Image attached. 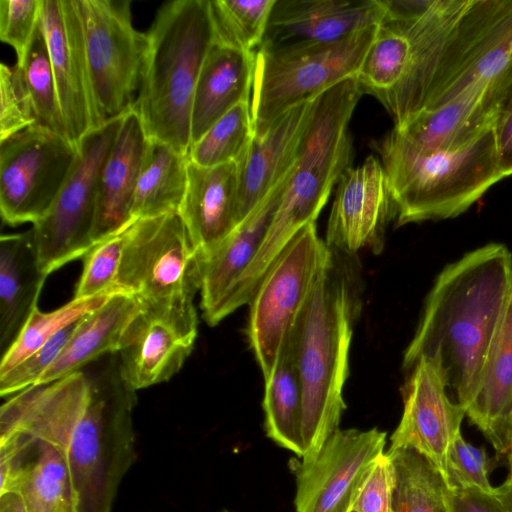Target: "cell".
I'll use <instances>...</instances> for the list:
<instances>
[{"instance_id":"1","label":"cell","mask_w":512,"mask_h":512,"mask_svg":"<svg viewBox=\"0 0 512 512\" xmlns=\"http://www.w3.org/2000/svg\"><path fill=\"white\" fill-rule=\"evenodd\" d=\"M117 354L47 384L30 386L1 406L0 433L18 431L55 444L71 475L74 512H111L136 459V394Z\"/></svg>"},{"instance_id":"2","label":"cell","mask_w":512,"mask_h":512,"mask_svg":"<svg viewBox=\"0 0 512 512\" xmlns=\"http://www.w3.org/2000/svg\"><path fill=\"white\" fill-rule=\"evenodd\" d=\"M511 291L512 253L502 243L485 244L447 264L404 352L405 371L420 358L434 363L448 395L466 412Z\"/></svg>"},{"instance_id":"3","label":"cell","mask_w":512,"mask_h":512,"mask_svg":"<svg viewBox=\"0 0 512 512\" xmlns=\"http://www.w3.org/2000/svg\"><path fill=\"white\" fill-rule=\"evenodd\" d=\"M318 276L290 330L303 390V455H315L340 427L349 351L357 314L356 282L340 253Z\"/></svg>"},{"instance_id":"4","label":"cell","mask_w":512,"mask_h":512,"mask_svg":"<svg viewBox=\"0 0 512 512\" xmlns=\"http://www.w3.org/2000/svg\"><path fill=\"white\" fill-rule=\"evenodd\" d=\"M363 95L356 77L321 94L303 134L295 163L265 238L244 273L234 303L248 304L261 279L291 238L315 222L353 158L349 122Z\"/></svg>"},{"instance_id":"5","label":"cell","mask_w":512,"mask_h":512,"mask_svg":"<svg viewBox=\"0 0 512 512\" xmlns=\"http://www.w3.org/2000/svg\"><path fill=\"white\" fill-rule=\"evenodd\" d=\"M497 125L454 151H424L392 128L372 144L385 171L396 226L456 218L504 179Z\"/></svg>"},{"instance_id":"6","label":"cell","mask_w":512,"mask_h":512,"mask_svg":"<svg viewBox=\"0 0 512 512\" xmlns=\"http://www.w3.org/2000/svg\"><path fill=\"white\" fill-rule=\"evenodd\" d=\"M148 55L133 107L146 134L188 155L197 80L213 43L209 0H174L147 32Z\"/></svg>"},{"instance_id":"7","label":"cell","mask_w":512,"mask_h":512,"mask_svg":"<svg viewBox=\"0 0 512 512\" xmlns=\"http://www.w3.org/2000/svg\"><path fill=\"white\" fill-rule=\"evenodd\" d=\"M472 0H427L409 13L386 14L356 77L401 129L423 110L451 33Z\"/></svg>"},{"instance_id":"8","label":"cell","mask_w":512,"mask_h":512,"mask_svg":"<svg viewBox=\"0 0 512 512\" xmlns=\"http://www.w3.org/2000/svg\"><path fill=\"white\" fill-rule=\"evenodd\" d=\"M377 26L334 43L258 50L250 99L255 136L291 108L357 77Z\"/></svg>"},{"instance_id":"9","label":"cell","mask_w":512,"mask_h":512,"mask_svg":"<svg viewBox=\"0 0 512 512\" xmlns=\"http://www.w3.org/2000/svg\"><path fill=\"white\" fill-rule=\"evenodd\" d=\"M201 281L202 259L178 213L128 227L116 291L145 306L191 308Z\"/></svg>"},{"instance_id":"10","label":"cell","mask_w":512,"mask_h":512,"mask_svg":"<svg viewBox=\"0 0 512 512\" xmlns=\"http://www.w3.org/2000/svg\"><path fill=\"white\" fill-rule=\"evenodd\" d=\"M331 248L315 222L303 226L271 264L249 301L247 336L264 379L273 371Z\"/></svg>"},{"instance_id":"11","label":"cell","mask_w":512,"mask_h":512,"mask_svg":"<svg viewBox=\"0 0 512 512\" xmlns=\"http://www.w3.org/2000/svg\"><path fill=\"white\" fill-rule=\"evenodd\" d=\"M511 59L512 0H472L444 46L421 113L476 86L492 87L499 103Z\"/></svg>"},{"instance_id":"12","label":"cell","mask_w":512,"mask_h":512,"mask_svg":"<svg viewBox=\"0 0 512 512\" xmlns=\"http://www.w3.org/2000/svg\"><path fill=\"white\" fill-rule=\"evenodd\" d=\"M100 119L122 117L134 103L148 55L147 33L132 24L130 1L76 0Z\"/></svg>"},{"instance_id":"13","label":"cell","mask_w":512,"mask_h":512,"mask_svg":"<svg viewBox=\"0 0 512 512\" xmlns=\"http://www.w3.org/2000/svg\"><path fill=\"white\" fill-rule=\"evenodd\" d=\"M122 117L108 121L81 140L77 162L54 204L44 217L33 224L38 261L47 275L83 257L94 244L92 235L100 174L117 137Z\"/></svg>"},{"instance_id":"14","label":"cell","mask_w":512,"mask_h":512,"mask_svg":"<svg viewBox=\"0 0 512 512\" xmlns=\"http://www.w3.org/2000/svg\"><path fill=\"white\" fill-rule=\"evenodd\" d=\"M79 156L69 139L32 125L0 142V211L11 226L50 210Z\"/></svg>"},{"instance_id":"15","label":"cell","mask_w":512,"mask_h":512,"mask_svg":"<svg viewBox=\"0 0 512 512\" xmlns=\"http://www.w3.org/2000/svg\"><path fill=\"white\" fill-rule=\"evenodd\" d=\"M386 437L377 427L339 428L312 457L290 458L296 512H350L365 479L385 452Z\"/></svg>"},{"instance_id":"16","label":"cell","mask_w":512,"mask_h":512,"mask_svg":"<svg viewBox=\"0 0 512 512\" xmlns=\"http://www.w3.org/2000/svg\"><path fill=\"white\" fill-rule=\"evenodd\" d=\"M41 23L50 53L67 138L81 140L100 119L76 0H42Z\"/></svg>"},{"instance_id":"17","label":"cell","mask_w":512,"mask_h":512,"mask_svg":"<svg viewBox=\"0 0 512 512\" xmlns=\"http://www.w3.org/2000/svg\"><path fill=\"white\" fill-rule=\"evenodd\" d=\"M197 328L195 307L142 305L116 353L124 381L137 391L170 380L192 352Z\"/></svg>"},{"instance_id":"18","label":"cell","mask_w":512,"mask_h":512,"mask_svg":"<svg viewBox=\"0 0 512 512\" xmlns=\"http://www.w3.org/2000/svg\"><path fill=\"white\" fill-rule=\"evenodd\" d=\"M336 185L327 246L344 254L364 248L381 250L386 227L395 220L396 210L380 160L372 154L367 156L361 165L349 167Z\"/></svg>"},{"instance_id":"19","label":"cell","mask_w":512,"mask_h":512,"mask_svg":"<svg viewBox=\"0 0 512 512\" xmlns=\"http://www.w3.org/2000/svg\"><path fill=\"white\" fill-rule=\"evenodd\" d=\"M402 397L403 413L390 437L389 448H415L445 477L447 452L461 433L464 408L450 398L439 370L425 358L407 372Z\"/></svg>"},{"instance_id":"20","label":"cell","mask_w":512,"mask_h":512,"mask_svg":"<svg viewBox=\"0 0 512 512\" xmlns=\"http://www.w3.org/2000/svg\"><path fill=\"white\" fill-rule=\"evenodd\" d=\"M0 494L16 491L28 512H74L70 470L50 441L23 432L0 433Z\"/></svg>"},{"instance_id":"21","label":"cell","mask_w":512,"mask_h":512,"mask_svg":"<svg viewBox=\"0 0 512 512\" xmlns=\"http://www.w3.org/2000/svg\"><path fill=\"white\" fill-rule=\"evenodd\" d=\"M385 14L382 0H275L259 50L338 42Z\"/></svg>"},{"instance_id":"22","label":"cell","mask_w":512,"mask_h":512,"mask_svg":"<svg viewBox=\"0 0 512 512\" xmlns=\"http://www.w3.org/2000/svg\"><path fill=\"white\" fill-rule=\"evenodd\" d=\"M290 171L218 248L202 260L201 308L208 325L215 326L234 312L238 285L265 238Z\"/></svg>"},{"instance_id":"23","label":"cell","mask_w":512,"mask_h":512,"mask_svg":"<svg viewBox=\"0 0 512 512\" xmlns=\"http://www.w3.org/2000/svg\"><path fill=\"white\" fill-rule=\"evenodd\" d=\"M240 168V162L202 167L188 161L178 214L202 260L239 225Z\"/></svg>"},{"instance_id":"24","label":"cell","mask_w":512,"mask_h":512,"mask_svg":"<svg viewBox=\"0 0 512 512\" xmlns=\"http://www.w3.org/2000/svg\"><path fill=\"white\" fill-rule=\"evenodd\" d=\"M149 138L136 109L122 117L120 129L100 174L93 242L118 233L135 219L133 204Z\"/></svg>"},{"instance_id":"25","label":"cell","mask_w":512,"mask_h":512,"mask_svg":"<svg viewBox=\"0 0 512 512\" xmlns=\"http://www.w3.org/2000/svg\"><path fill=\"white\" fill-rule=\"evenodd\" d=\"M314 101H305L291 108L262 136H254L240 161L239 224L293 167Z\"/></svg>"},{"instance_id":"26","label":"cell","mask_w":512,"mask_h":512,"mask_svg":"<svg viewBox=\"0 0 512 512\" xmlns=\"http://www.w3.org/2000/svg\"><path fill=\"white\" fill-rule=\"evenodd\" d=\"M500 116L494 89L476 86L437 109L418 114L396 130L421 150L454 151L485 135Z\"/></svg>"},{"instance_id":"27","label":"cell","mask_w":512,"mask_h":512,"mask_svg":"<svg viewBox=\"0 0 512 512\" xmlns=\"http://www.w3.org/2000/svg\"><path fill=\"white\" fill-rule=\"evenodd\" d=\"M466 417L499 455H506L504 430L512 417V291L489 344Z\"/></svg>"},{"instance_id":"28","label":"cell","mask_w":512,"mask_h":512,"mask_svg":"<svg viewBox=\"0 0 512 512\" xmlns=\"http://www.w3.org/2000/svg\"><path fill=\"white\" fill-rule=\"evenodd\" d=\"M256 53L212 43L194 91L191 144L233 107L250 101Z\"/></svg>"},{"instance_id":"29","label":"cell","mask_w":512,"mask_h":512,"mask_svg":"<svg viewBox=\"0 0 512 512\" xmlns=\"http://www.w3.org/2000/svg\"><path fill=\"white\" fill-rule=\"evenodd\" d=\"M141 309L135 296L114 293L102 306L78 320L71 337L37 384L51 383L104 355L116 354L127 326Z\"/></svg>"},{"instance_id":"30","label":"cell","mask_w":512,"mask_h":512,"mask_svg":"<svg viewBox=\"0 0 512 512\" xmlns=\"http://www.w3.org/2000/svg\"><path fill=\"white\" fill-rule=\"evenodd\" d=\"M40 267L32 229L0 239V348L10 347L38 299L47 278Z\"/></svg>"},{"instance_id":"31","label":"cell","mask_w":512,"mask_h":512,"mask_svg":"<svg viewBox=\"0 0 512 512\" xmlns=\"http://www.w3.org/2000/svg\"><path fill=\"white\" fill-rule=\"evenodd\" d=\"M265 380L264 429L280 447L303 455V390L290 332L285 338L272 373Z\"/></svg>"},{"instance_id":"32","label":"cell","mask_w":512,"mask_h":512,"mask_svg":"<svg viewBox=\"0 0 512 512\" xmlns=\"http://www.w3.org/2000/svg\"><path fill=\"white\" fill-rule=\"evenodd\" d=\"M188 161V155L149 139L135 192V220L179 213L187 187Z\"/></svg>"},{"instance_id":"33","label":"cell","mask_w":512,"mask_h":512,"mask_svg":"<svg viewBox=\"0 0 512 512\" xmlns=\"http://www.w3.org/2000/svg\"><path fill=\"white\" fill-rule=\"evenodd\" d=\"M392 512H449L448 484L440 469L413 447L389 448Z\"/></svg>"},{"instance_id":"34","label":"cell","mask_w":512,"mask_h":512,"mask_svg":"<svg viewBox=\"0 0 512 512\" xmlns=\"http://www.w3.org/2000/svg\"><path fill=\"white\" fill-rule=\"evenodd\" d=\"M113 294L107 293L82 299L73 298L67 304L50 312H42L38 305L34 307L15 340L2 355L0 374L11 370L60 331L98 309Z\"/></svg>"},{"instance_id":"35","label":"cell","mask_w":512,"mask_h":512,"mask_svg":"<svg viewBox=\"0 0 512 512\" xmlns=\"http://www.w3.org/2000/svg\"><path fill=\"white\" fill-rule=\"evenodd\" d=\"M275 0H209L213 42L257 52L263 42Z\"/></svg>"},{"instance_id":"36","label":"cell","mask_w":512,"mask_h":512,"mask_svg":"<svg viewBox=\"0 0 512 512\" xmlns=\"http://www.w3.org/2000/svg\"><path fill=\"white\" fill-rule=\"evenodd\" d=\"M255 136L250 101L233 107L191 144L188 159L202 167L240 162Z\"/></svg>"},{"instance_id":"37","label":"cell","mask_w":512,"mask_h":512,"mask_svg":"<svg viewBox=\"0 0 512 512\" xmlns=\"http://www.w3.org/2000/svg\"><path fill=\"white\" fill-rule=\"evenodd\" d=\"M17 64L31 95L36 125L67 138L41 15L25 54Z\"/></svg>"},{"instance_id":"38","label":"cell","mask_w":512,"mask_h":512,"mask_svg":"<svg viewBox=\"0 0 512 512\" xmlns=\"http://www.w3.org/2000/svg\"><path fill=\"white\" fill-rule=\"evenodd\" d=\"M128 227L95 242L87 250L83 256V270L73 298H91L118 292L115 283Z\"/></svg>"},{"instance_id":"39","label":"cell","mask_w":512,"mask_h":512,"mask_svg":"<svg viewBox=\"0 0 512 512\" xmlns=\"http://www.w3.org/2000/svg\"><path fill=\"white\" fill-rule=\"evenodd\" d=\"M496 465L484 447L468 443L460 433L447 452L445 479L449 488L493 492L489 476Z\"/></svg>"},{"instance_id":"40","label":"cell","mask_w":512,"mask_h":512,"mask_svg":"<svg viewBox=\"0 0 512 512\" xmlns=\"http://www.w3.org/2000/svg\"><path fill=\"white\" fill-rule=\"evenodd\" d=\"M0 142L36 124L23 72L16 63L0 65Z\"/></svg>"},{"instance_id":"41","label":"cell","mask_w":512,"mask_h":512,"mask_svg":"<svg viewBox=\"0 0 512 512\" xmlns=\"http://www.w3.org/2000/svg\"><path fill=\"white\" fill-rule=\"evenodd\" d=\"M77 322L60 331L49 342L14 368L0 374V395L2 397L11 396L36 385L40 377L58 357L74 332Z\"/></svg>"},{"instance_id":"42","label":"cell","mask_w":512,"mask_h":512,"mask_svg":"<svg viewBox=\"0 0 512 512\" xmlns=\"http://www.w3.org/2000/svg\"><path fill=\"white\" fill-rule=\"evenodd\" d=\"M42 0H1L0 39L10 45L20 61L41 15Z\"/></svg>"},{"instance_id":"43","label":"cell","mask_w":512,"mask_h":512,"mask_svg":"<svg viewBox=\"0 0 512 512\" xmlns=\"http://www.w3.org/2000/svg\"><path fill=\"white\" fill-rule=\"evenodd\" d=\"M392 466L384 452L371 469L356 498L358 512H392Z\"/></svg>"},{"instance_id":"44","label":"cell","mask_w":512,"mask_h":512,"mask_svg":"<svg viewBox=\"0 0 512 512\" xmlns=\"http://www.w3.org/2000/svg\"><path fill=\"white\" fill-rule=\"evenodd\" d=\"M449 512H508L493 492L448 487Z\"/></svg>"},{"instance_id":"45","label":"cell","mask_w":512,"mask_h":512,"mask_svg":"<svg viewBox=\"0 0 512 512\" xmlns=\"http://www.w3.org/2000/svg\"><path fill=\"white\" fill-rule=\"evenodd\" d=\"M499 168L504 178L512 176V113L500 118L497 127Z\"/></svg>"},{"instance_id":"46","label":"cell","mask_w":512,"mask_h":512,"mask_svg":"<svg viewBox=\"0 0 512 512\" xmlns=\"http://www.w3.org/2000/svg\"><path fill=\"white\" fill-rule=\"evenodd\" d=\"M499 102L501 109L500 118L512 113V59L501 81Z\"/></svg>"},{"instance_id":"47","label":"cell","mask_w":512,"mask_h":512,"mask_svg":"<svg viewBox=\"0 0 512 512\" xmlns=\"http://www.w3.org/2000/svg\"><path fill=\"white\" fill-rule=\"evenodd\" d=\"M0 512H28L27 508L16 491H7L0 494Z\"/></svg>"},{"instance_id":"48","label":"cell","mask_w":512,"mask_h":512,"mask_svg":"<svg viewBox=\"0 0 512 512\" xmlns=\"http://www.w3.org/2000/svg\"><path fill=\"white\" fill-rule=\"evenodd\" d=\"M494 494L503 507L508 512H512V474L508 475L500 486L494 487Z\"/></svg>"},{"instance_id":"49","label":"cell","mask_w":512,"mask_h":512,"mask_svg":"<svg viewBox=\"0 0 512 512\" xmlns=\"http://www.w3.org/2000/svg\"><path fill=\"white\" fill-rule=\"evenodd\" d=\"M504 442L506 446V456L508 460L509 472L508 475L512 474V417L506 424L504 430Z\"/></svg>"},{"instance_id":"50","label":"cell","mask_w":512,"mask_h":512,"mask_svg":"<svg viewBox=\"0 0 512 512\" xmlns=\"http://www.w3.org/2000/svg\"><path fill=\"white\" fill-rule=\"evenodd\" d=\"M219 512H230V511H229V510H227V509H222V510H221V511H219Z\"/></svg>"},{"instance_id":"51","label":"cell","mask_w":512,"mask_h":512,"mask_svg":"<svg viewBox=\"0 0 512 512\" xmlns=\"http://www.w3.org/2000/svg\"><path fill=\"white\" fill-rule=\"evenodd\" d=\"M350 512H358V511L352 509Z\"/></svg>"}]
</instances>
